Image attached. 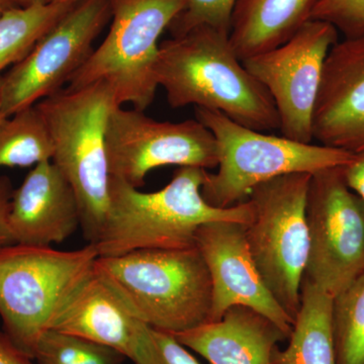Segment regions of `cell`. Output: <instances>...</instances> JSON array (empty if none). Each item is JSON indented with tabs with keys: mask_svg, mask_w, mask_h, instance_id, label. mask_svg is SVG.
I'll use <instances>...</instances> for the list:
<instances>
[{
	"mask_svg": "<svg viewBox=\"0 0 364 364\" xmlns=\"http://www.w3.org/2000/svg\"><path fill=\"white\" fill-rule=\"evenodd\" d=\"M320 145L364 154V36L344 39L326 57L313 112Z\"/></svg>",
	"mask_w": 364,
	"mask_h": 364,
	"instance_id": "cell-14",
	"label": "cell"
},
{
	"mask_svg": "<svg viewBox=\"0 0 364 364\" xmlns=\"http://www.w3.org/2000/svg\"><path fill=\"white\" fill-rule=\"evenodd\" d=\"M318 0H237L229 39L238 58H250L287 42L311 21Z\"/></svg>",
	"mask_w": 364,
	"mask_h": 364,
	"instance_id": "cell-18",
	"label": "cell"
},
{
	"mask_svg": "<svg viewBox=\"0 0 364 364\" xmlns=\"http://www.w3.org/2000/svg\"><path fill=\"white\" fill-rule=\"evenodd\" d=\"M174 336L210 364H272L279 344L289 339L269 318L244 306Z\"/></svg>",
	"mask_w": 364,
	"mask_h": 364,
	"instance_id": "cell-17",
	"label": "cell"
},
{
	"mask_svg": "<svg viewBox=\"0 0 364 364\" xmlns=\"http://www.w3.org/2000/svg\"><path fill=\"white\" fill-rule=\"evenodd\" d=\"M184 9L174 18L169 30L172 37L200 26H210L230 33L232 14L237 0H183Z\"/></svg>",
	"mask_w": 364,
	"mask_h": 364,
	"instance_id": "cell-24",
	"label": "cell"
},
{
	"mask_svg": "<svg viewBox=\"0 0 364 364\" xmlns=\"http://www.w3.org/2000/svg\"><path fill=\"white\" fill-rule=\"evenodd\" d=\"M196 247L202 254L213 286L210 322L230 308L244 306L272 321L287 337L294 321L273 298L249 250L245 224L205 223L196 233Z\"/></svg>",
	"mask_w": 364,
	"mask_h": 364,
	"instance_id": "cell-13",
	"label": "cell"
},
{
	"mask_svg": "<svg viewBox=\"0 0 364 364\" xmlns=\"http://www.w3.org/2000/svg\"><path fill=\"white\" fill-rule=\"evenodd\" d=\"M32 360L13 343L6 333L0 332V364H33Z\"/></svg>",
	"mask_w": 364,
	"mask_h": 364,
	"instance_id": "cell-29",
	"label": "cell"
},
{
	"mask_svg": "<svg viewBox=\"0 0 364 364\" xmlns=\"http://www.w3.org/2000/svg\"><path fill=\"white\" fill-rule=\"evenodd\" d=\"M306 210L310 246L303 279L335 298L364 272V203L347 186L343 166L311 176Z\"/></svg>",
	"mask_w": 364,
	"mask_h": 364,
	"instance_id": "cell-9",
	"label": "cell"
},
{
	"mask_svg": "<svg viewBox=\"0 0 364 364\" xmlns=\"http://www.w3.org/2000/svg\"><path fill=\"white\" fill-rule=\"evenodd\" d=\"M74 4L51 2L30 7L11 6L0 14V74L25 58Z\"/></svg>",
	"mask_w": 364,
	"mask_h": 364,
	"instance_id": "cell-20",
	"label": "cell"
},
{
	"mask_svg": "<svg viewBox=\"0 0 364 364\" xmlns=\"http://www.w3.org/2000/svg\"><path fill=\"white\" fill-rule=\"evenodd\" d=\"M95 244L77 250L11 244L0 248V317L4 332L33 359L41 337L95 269Z\"/></svg>",
	"mask_w": 364,
	"mask_h": 364,
	"instance_id": "cell-5",
	"label": "cell"
},
{
	"mask_svg": "<svg viewBox=\"0 0 364 364\" xmlns=\"http://www.w3.org/2000/svg\"><path fill=\"white\" fill-rule=\"evenodd\" d=\"M301 308L286 348L277 349L272 364H337L333 333L334 298L303 279Z\"/></svg>",
	"mask_w": 364,
	"mask_h": 364,
	"instance_id": "cell-19",
	"label": "cell"
},
{
	"mask_svg": "<svg viewBox=\"0 0 364 364\" xmlns=\"http://www.w3.org/2000/svg\"><path fill=\"white\" fill-rule=\"evenodd\" d=\"M337 364H364V272L333 303Z\"/></svg>",
	"mask_w": 364,
	"mask_h": 364,
	"instance_id": "cell-22",
	"label": "cell"
},
{
	"mask_svg": "<svg viewBox=\"0 0 364 364\" xmlns=\"http://www.w3.org/2000/svg\"><path fill=\"white\" fill-rule=\"evenodd\" d=\"M13 191L11 179L7 176H0V248L14 244L7 225Z\"/></svg>",
	"mask_w": 364,
	"mask_h": 364,
	"instance_id": "cell-27",
	"label": "cell"
},
{
	"mask_svg": "<svg viewBox=\"0 0 364 364\" xmlns=\"http://www.w3.org/2000/svg\"><path fill=\"white\" fill-rule=\"evenodd\" d=\"M146 327L93 269L60 311L51 330L111 347L131 360Z\"/></svg>",
	"mask_w": 364,
	"mask_h": 364,
	"instance_id": "cell-16",
	"label": "cell"
},
{
	"mask_svg": "<svg viewBox=\"0 0 364 364\" xmlns=\"http://www.w3.org/2000/svg\"><path fill=\"white\" fill-rule=\"evenodd\" d=\"M11 6L14 7H30L41 6V4H51L53 0H9Z\"/></svg>",
	"mask_w": 364,
	"mask_h": 364,
	"instance_id": "cell-30",
	"label": "cell"
},
{
	"mask_svg": "<svg viewBox=\"0 0 364 364\" xmlns=\"http://www.w3.org/2000/svg\"><path fill=\"white\" fill-rule=\"evenodd\" d=\"M49 131L52 162L70 183L80 208V227L90 243H97L109 202L107 122L121 107L105 82L63 88L36 105Z\"/></svg>",
	"mask_w": 364,
	"mask_h": 364,
	"instance_id": "cell-4",
	"label": "cell"
},
{
	"mask_svg": "<svg viewBox=\"0 0 364 364\" xmlns=\"http://www.w3.org/2000/svg\"><path fill=\"white\" fill-rule=\"evenodd\" d=\"M105 143L111 177L136 188L158 167L208 170L219 163L217 141L198 119L159 122L142 111L117 107L109 117Z\"/></svg>",
	"mask_w": 364,
	"mask_h": 364,
	"instance_id": "cell-11",
	"label": "cell"
},
{
	"mask_svg": "<svg viewBox=\"0 0 364 364\" xmlns=\"http://www.w3.org/2000/svg\"><path fill=\"white\" fill-rule=\"evenodd\" d=\"M208 170L179 167L165 188L144 193L111 177L109 202L97 243L98 255L117 256L142 249L196 247V233L205 223L248 224V200L227 208L213 207L202 196Z\"/></svg>",
	"mask_w": 364,
	"mask_h": 364,
	"instance_id": "cell-2",
	"label": "cell"
},
{
	"mask_svg": "<svg viewBox=\"0 0 364 364\" xmlns=\"http://www.w3.org/2000/svg\"><path fill=\"white\" fill-rule=\"evenodd\" d=\"M311 21L330 23L345 39L364 36V0H318Z\"/></svg>",
	"mask_w": 364,
	"mask_h": 364,
	"instance_id": "cell-26",
	"label": "cell"
},
{
	"mask_svg": "<svg viewBox=\"0 0 364 364\" xmlns=\"http://www.w3.org/2000/svg\"><path fill=\"white\" fill-rule=\"evenodd\" d=\"M112 18L111 0H78L31 52L0 76V105L9 117L63 90L92 53Z\"/></svg>",
	"mask_w": 364,
	"mask_h": 364,
	"instance_id": "cell-10",
	"label": "cell"
},
{
	"mask_svg": "<svg viewBox=\"0 0 364 364\" xmlns=\"http://www.w3.org/2000/svg\"><path fill=\"white\" fill-rule=\"evenodd\" d=\"M337 42L338 31L334 26L309 21L284 44L242 61L272 97L282 136L312 142L313 112L323 67Z\"/></svg>",
	"mask_w": 364,
	"mask_h": 364,
	"instance_id": "cell-12",
	"label": "cell"
},
{
	"mask_svg": "<svg viewBox=\"0 0 364 364\" xmlns=\"http://www.w3.org/2000/svg\"><path fill=\"white\" fill-rule=\"evenodd\" d=\"M107 37L69 80L75 90L105 82L119 105L138 111L152 105L158 88L155 65L160 36L184 9L183 0H111Z\"/></svg>",
	"mask_w": 364,
	"mask_h": 364,
	"instance_id": "cell-7",
	"label": "cell"
},
{
	"mask_svg": "<svg viewBox=\"0 0 364 364\" xmlns=\"http://www.w3.org/2000/svg\"><path fill=\"white\" fill-rule=\"evenodd\" d=\"M196 119L212 132L218 146V171H208L202 196L213 207L245 202L258 184L293 173L313 174L344 166L356 155L347 151L267 135L235 123L222 112L196 107Z\"/></svg>",
	"mask_w": 364,
	"mask_h": 364,
	"instance_id": "cell-6",
	"label": "cell"
},
{
	"mask_svg": "<svg viewBox=\"0 0 364 364\" xmlns=\"http://www.w3.org/2000/svg\"><path fill=\"white\" fill-rule=\"evenodd\" d=\"M78 0H53L52 2H76Z\"/></svg>",
	"mask_w": 364,
	"mask_h": 364,
	"instance_id": "cell-32",
	"label": "cell"
},
{
	"mask_svg": "<svg viewBox=\"0 0 364 364\" xmlns=\"http://www.w3.org/2000/svg\"><path fill=\"white\" fill-rule=\"evenodd\" d=\"M155 76L170 107L222 112L258 132L279 129V117L267 88L244 67L229 33L200 26L159 44Z\"/></svg>",
	"mask_w": 364,
	"mask_h": 364,
	"instance_id": "cell-1",
	"label": "cell"
},
{
	"mask_svg": "<svg viewBox=\"0 0 364 364\" xmlns=\"http://www.w3.org/2000/svg\"><path fill=\"white\" fill-rule=\"evenodd\" d=\"M6 119V117L2 114L1 112V105H0V121H2V119Z\"/></svg>",
	"mask_w": 364,
	"mask_h": 364,
	"instance_id": "cell-33",
	"label": "cell"
},
{
	"mask_svg": "<svg viewBox=\"0 0 364 364\" xmlns=\"http://www.w3.org/2000/svg\"><path fill=\"white\" fill-rule=\"evenodd\" d=\"M347 186L364 203V154L356 155L353 161L343 166Z\"/></svg>",
	"mask_w": 364,
	"mask_h": 364,
	"instance_id": "cell-28",
	"label": "cell"
},
{
	"mask_svg": "<svg viewBox=\"0 0 364 364\" xmlns=\"http://www.w3.org/2000/svg\"><path fill=\"white\" fill-rule=\"evenodd\" d=\"M95 269L152 329L176 335L210 322L212 279L196 247L100 256Z\"/></svg>",
	"mask_w": 364,
	"mask_h": 364,
	"instance_id": "cell-3",
	"label": "cell"
},
{
	"mask_svg": "<svg viewBox=\"0 0 364 364\" xmlns=\"http://www.w3.org/2000/svg\"><path fill=\"white\" fill-rule=\"evenodd\" d=\"M9 7H11L9 0H0V14L6 11L7 9H9Z\"/></svg>",
	"mask_w": 364,
	"mask_h": 364,
	"instance_id": "cell-31",
	"label": "cell"
},
{
	"mask_svg": "<svg viewBox=\"0 0 364 364\" xmlns=\"http://www.w3.org/2000/svg\"><path fill=\"white\" fill-rule=\"evenodd\" d=\"M38 364H123L126 356L105 345L48 330L36 348Z\"/></svg>",
	"mask_w": 364,
	"mask_h": 364,
	"instance_id": "cell-23",
	"label": "cell"
},
{
	"mask_svg": "<svg viewBox=\"0 0 364 364\" xmlns=\"http://www.w3.org/2000/svg\"><path fill=\"white\" fill-rule=\"evenodd\" d=\"M131 360L134 364H200L174 335L148 326Z\"/></svg>",
	"mask_w": 364,
	"mask_h": 364,
	"instance_id": "cell-25",
	"label": "cell"
},
{
	"mask_svg": "<svg viewBox=\"0 0 364 364\" xmlns=\"http://www.w3.org/2000/svg\"><path fill=\"white\" fill-rule=\"evenodd\" d=\"M311 176L275 177L255 186L247 198L253 208L245 225L249 250L273 298L294 321L310 246L306 208Z\"/></svg>",
	"mask_w": 364,
	"mask_h": 364,
	"instance_id": "cell-8",
	"label": "cell"
},
{
	"mask_svg": "<svg viewBox=\"0 0 364 364\" xmlns=\"http://www.w3.org/2000/svg\"><path fill=\"white\" fill-rule=\"evenodd\" d=\"M14 244L51 246L80 227V208L70 183L52 160L41 162L14 189L7 217Z\"/></svg>",
	"mask_w": 364,
	"mask_h": 364,
	"instance_id": "cell-15",
	"label": "cell"
},
{
	"mask_svg": "<svg viewBox=\"0 0 364 364\" xmlns=\"http://www.w3.org/2000/svg\"><path fill=\"white\" fill-rule=\"evenodd\" d=\"M51 136L37 107L0 121V167H30L52 160Z\"/></svg>",
	"mask_w": 364,
	"mask_h": 364,
	"instance_id": "cell-21",
	"label": "cell"
}]
</instances>
